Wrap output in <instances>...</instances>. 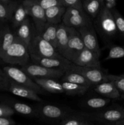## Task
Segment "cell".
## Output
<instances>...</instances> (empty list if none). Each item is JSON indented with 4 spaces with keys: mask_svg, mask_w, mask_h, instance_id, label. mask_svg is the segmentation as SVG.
Listing matches in <instances>:
<instances>
[{
    "mask_svg": "<svg viewBox=\"0 0 124 125\" xmlns=\"http://www.w3.org/2000/svg\"><path fill=\"white\" fill-rule=\"evenodd\" d=\"M32 63L40 65L44 67L51 68L60 69L67 72L71 68L73 64L71 61L66 59L64 57H30Z\"/></svg>",
    "mask_w": 124,
    "mask_h": 125,
    "instance_id": "4fadbf2b",
    "label": "cell"
},
{
    "mask_svg": "<svg viewBox=\"0 0 124 125\" xmlns=\"http://www.w3.org/2000/svg\"><path fill=\"white\" fill-rule=\"evenodd\" d=\"M124 57V46L113 45L110 46L108 55L105 58V61L114 59H120Z\"/></svg>",
    "mask_w": 124,
    "mask_h": 125,
    "instance_id": "4dcf8cb0",
    "label": "cell"
},
{
    "mask_svg": "<svg viewBox=\"0 0 124 125\" xmlns=\"http://www.w3.org/2000/svg\"><path fill=\"white\" fill-rule=\"evenodd\" d=\"M111 11L114 17L117 31L124 37V18L115 9H112Z\"/></svg>",
    "mask_w": 124,
    "mask_h": 125,
    "instance_id": "1f68e13d",
    "label": "cell"
},
{
    "mask_svg": "<svg viewBox=\"0 0 124 125\" xmlns=\"http://www.w3.org/2000/svg\"><path fill=\"white\" fill-rule=\"evenodd\" d=\"M77 30L81 35L85 47L93 51L98 57H100L101 50L92 24L81 27Z\"/></svg>",
    "mask_w": 124,
    "mask_h": 125,
    "instance_id": "7c38bea8",
    "label": "cell"
},
{
    "mask_svg": "<svg viewBox=\"0 0 124 125\" xmlns=\"http://www.w3.org/2000/svg\"><path fill=\"white\" fill-rule=\"evenodd\" d=\"M28 48L30 57H63L49 42L43 39L38 33L33 36Z\"/></svg>",
    "mask_w": 124,
    "mask_h": 125,
    "instance_id": "7a4b0ae2",
    "label": "cell"
},
{
    "mask_svg": "<svg viewBox=\"0 0 124 125\" xmlns=\"http://www.w3.org/2000/svg\"><path fill=\"white\" fill-rule=\"evenodd\" d=\"M62 86L64 89V93L68 95H83L87 92L89 87L81 84L69 83L67 81H63Z\"/></svg>",
    "mask_w": 124,
    "mask_h": 125,
    "instance_id": "d4e9b609",
    "label": "cell"
},
{
    "mask_svg": "<svg viewBox=\"0 0 124 125\" xmlns=\"http://www.w3.org/2000/svg\"><path fill=\"white\" fill-rule=\"evenodd\" d=\"M72 62L81 67L101 68L99 57L93 51L85 47L72 61Z\"/></svg>",
    "mask_w": 124,
    "mask_h": 125,
    "instance_id": "5bb4252c",
    "label": "cell"
},
{
    "mask_svg": "<svg viewBox=\"0 0 124 125\" xmlns=\"http://www.w3.org/2000/svg\"><path fill=\"white\" fill-rule=\"evenodd\" d=\"M96 24L100 32L106 37H113L118 32L111 11L104 4L97 15Z\"/></svg>",
    "mask_w": 124,
    "mask_h": 125,
    "instance_id": "277c9868",
    "label": "cell"
},
{
    "mask_svg": "<svg viewBox=\"0 0 124 125\" xmlns=\"http://www.w3.org/2000/svg\"><path fill=\"white\" fill-rule=\"evenodd\" d=\"M120 76H121V77H124V74H121V75H119Z\"/></svg>",
    "mask_w": 124,
    "mask_h": 125,
    "instance_id": "7bdbcfd3",
    "label": "cell"
},
{
    "mask_svg": "<svg viewBox=\"0 0 124 125\" xmlns=\"http://www.w3.org/2000/svg\"><path fill=\"white\" fill-rule=\"evenodd\" d=\"M10 106L15 112L23 115L33 117H38L36 109L26 104L19 102H13Z\"/></svg>",
    "mask_w": 124,
    "mask_h": 125,
    "instance_id": "f1b7e54d",
    "label": "cell"
},
{
    "mask_svg": "<svg viewBox=\"0 0 124 125\" xmlns=\"http://www.w3.org/2000/svg\"><path fill=\"white\" fill-rule=\"evenodd\" d=\"M21 69L26 73L32 79L34 78H52L58 79L62 78L65 72L62 70L51 68L40 65L32 63L21 67Z\"/></svg>",
    "mask_w": 124,
    "mask_h": 125,
    "instance_id": "8992f818",
    "label": "cell"
},
{
    "mask_svg": "<svg viewBox=\"0 0 124 125\" xmlns=\"http://www.w3.org/2000/svg\"><path fill=\"white\" fill-rule=\"evenodd\" d=\"M10 81V79L4 72L0 70V88L4 90H8Z\"/></svg>",
    "mask_w": 124,
    "mask_h": 125,
    "instance_id": "d590c367",
    "label": "cell"
},
{
    "mask_svg": "<svg viewBox=\"0 0 124 125\" xmlns=\"http://www.w3.org/2000/svg\"><path fill=\"white\" fill-rule=\"evenodd\" d=\"M58 24L46 22L42 29L37 32L41 37L49 42L53 47L57 48V31Z\"/></svg>",
    "mask_w": 124,
    "mask_h": 125,
    "instance_id": "7402d4cb",
    "label": "cell"
},
{
    "mask_svg": "<svg viewBox=\"0 0 124 125\" xmlns=\"http://www.w3.org/2000/svg\"><path fill=\"white\" fill-rule=\"evenodd\" d=\"M84 48L85 45L80 32L77 29L72 28L66 47L62 56L72 62Z\"/></svg>",
    "mask_w": 124,
    "mask_h": 125,
    "instance_id": "ba28073f",
    "label": "cell"
},
{
    "mask_svg": "<svg viewBox=\"0 0 124 125\" xmlns=\"http://www.w3.org/2000/svg\"><path fill=\"white\" fill-rule=\"evenodd\" d=\"M62 81H67L81 84V85L88 86L89 87L93 85V84L82 74L72 70H68L64 73L62 76Z\"/></svg>",
    "mask_w": 124,
    "mask_h": 125,
    "instance_id": "cb8c5ba5",
    "label": "cell"
},
{
    "mask_svg": "<svg viewBox=\"0 0 124 125\" xmlns=\"http://www.w3.org/2000/svg\"><path fill=\"white\" fill-rule=\"evenodd\" d=\"M17 5L15 3L5 4L0 2V20L6 22L12 19L13 12Z\"/></svg>",
    "mask_w": 124,
    "mask_h": 125,
    "instance_id": "f546056e",
    "label": "cell"
},
{
    "mask_svg": "<svg viewBox=\"0 0 124 125\" xmlns=\"http://www.w3.org/2000/svg\"><path fill=\"white\" fill-rule=\"evenodd\" d=\"M94 122L113 125L124 118V107L113 106L94 114H89Z\"/></svg>",
    "mask_w": 124,
    "mask_h": 125,
    "instance_id": "52a82bcc",
    "label": "cell"
},
{
    "mask_svg": "<svg viewBox=\"0 0 124 125\" xmlns=\"http://www.w3.org/2000/svg\"><path fill=\"white\" fill-rule=\"evenodd\" d=\"M72 28L65 25L64 23L58 24L57 31V52L62 55L66 47Z\"/></svg>",
    "mask_w": 124,
    "mask_h": 125,
    "instance_id": "e0dca14e",
    "label": "cell"
},
{
    "mask_svg": "<svg viewBox=\"0 0 124 125\" xmlns=\"http://www.w3.org/2000/svg\"><path fill=\"white\" fill-rule=\"evenodd\" d=\"M24 4L28 12V15L32 18L35 23L36 32H38L46 23L45 9H44L36 0H24Z\"/></svg>",
    "mask_w": 124,
    "mask_h": 125,
    "instance_id": "9c48e42d",
    "label": "cell"
},
{
    "mask_svg": "<svg viewBox=\"0 0 124 125\" xmlns=\"http://www.w3.org/2000/svg\"><path fill=\"white\" fill-rule=\"evenodd\" d=\"M28 15V12L26 8L23 3L17 6L13 12L12 17V26L14 29H16L21 23L25 20Z\"/></svg>",
    "mask_w": 124,
    "mask_h": 125,
    "instance_id": "83f0119b",
    "label": "cell"
},
{
    "mask_svg": "<svg viewBox=\"0 0 124 125\" xmlns=\"http://www.w3.org/2000/svg\"><path fill=\"white\" fill-rule=\"evenodd\" d=\"M100 1H101V2H102V4H104V1H105V0H100Z\"/></svg>",
    "mask_w": 124,
    "mask_h": 125,
    "instance_id": "b9f144b4",
    "label": "cell"
},
{
    "mask_svg": "<svg viewBox=\"0 0 124 125\" xmlns=\"http://www.w3.org/2000/svg\"><path fill=\"white\" fill-rule=\"evenodd\" d=\"M36 1L44 9H46L57 5H63L61 0H36Z\"/></svg>",
    "mask_w": 124,
    "mask_h": 125,
    "instance_id": "e575fe53",
    "label": "cell"
},
{
    "mask_svg": "<svg viewBox=\"0 0 124 125\" xmlns=\"http://www.w3.org/2000/svg\"><path fill=\"white\" fill-rule=\"evenodd\" d=\"M105 2H107V1H110V0H105Z\"/></svg>",
    "mask_w": 124,
    "mask_h": 125,
    "instance_id": "ee69618b",
    "label": "cell"
},
{
    "mask_svg": "<svg viewBox=\"0 0 124 125\" xmlns=\"http://www.w3.org/2000/svg\"><path fill=\"white\" fill-rule=\"evenodd\" d=\"M38 117L48 120L61 121L73 111L66 109L59 106L51 104H45L40 106L36 108Z\"/></svg>",
    "mask_w": 124,
    "mask_h": 125,
    "instance_id": "30bf717a",
    "label": "cell"
},
{
    "mask_svg": "<svg viewBox=\"0 0 124 125\" xmlns=\"http://www.w3.org/2000/svg\"><path fill=\"white\" fill-rule=\"evenodd\" d=\"M30 57L28 46L16 37L1 59L5 63L23 67L27 64Z\"/></svg>",
    "mask_w": 124,
    "mask_h": 125,
    "instance_id": "6da1fadb",
    "label": "cell"
},
{
    "mask_svg": "<svg viewBox=\"0 0 124 125\" xmlns=\"http://www.w3.org/2000/svg\"><path fill=\"white\" fill-rule=\"evenodd\" d=\"M16 122L8 117H0V125H15Z\"/></svg>",
    "mask_w": 124,
    "mask_h": 125,
    "instance_id": "74e56055",
    "label": "cell"
},
{
    "mask_svg": "<svg viewBox=\"0 0 124 125\" xmlns=\"http://www.w3.org/2000/svg\"><path fill=\"white\" fill-rule=\"evenodd\" d=\"M69 70L80 73L88 80L93 85H97L103 82L109 81L107 78L108 74L105 73L102 68L81 67L73 63Z\"/></svg>",
    "mask_w": 124,
    "mask_h": 125,
    "instance_id": "8fae6325",
    "label": "cell"
},
{
    "mask_svg": "<svg viewBox=\"0 0 124 125\" xmlns=\"http://www.w3.org/2000/svg\"><path fill=\"white\" fill-rule=\"evenodd\" d=\"M0 1L5 4H9L10 2V0H0Z\"/></svg>",
    "mask_w": 124,
    "mask_h": 125,
    "instance_id": "60d3db41",
    "label": "cell"
},
{
    "mask_svg": "<svg viewBox=\"0 0 124 125\" xmlns=\"http://www.w3.org/2000/svg\"><path fill=\"white\" fill-rule=\"evenodd\" d=\"M34 81L44 91L52 94L64 93L62 83L52 78H34Z\"/></svg>",
    "mask_w": 124,
    "mask_h": 125,
    "instance_id": "ac0fdd59",
    "label": "cell"
},
{
    "mask_svg": "<svg viewBox=\"0 0 124 125\" xmlns=\"http://www.w3.org/2000/svg\"><path fill=\"white\" fill-rule=\"evenodd\" d=\"M115 0H110L109 1H107L106 2V3L105 4V6L106 7L107 9L109 10H111L112 9L114 8L115 6Z\"/></svg>",
    "mask_w": 124,
    "mask_h": 125,
    "instance_id": "f35d334b",
    "label": "cell"
},
{
    "mask_svg": "<svg viewBox=\"0 0 124 125\" xmlns=\"http://www.w3.org/2000/svg\"><path fill=\"white\" fill-rule=\"evenodd\" d=\"M15 111L9 105L0 104V117H10L13 115Z\"/></svg>",
    "mask_w": 124,
    "mask_h": 125,
    "instance_id": "836d02e7",
    "label": "cell"
},
{
    "mask_svg": "<svg viewBox=\"0 0 124 125\" xmlns=\"http://www.w3.org/2000/svg\"><path fill=\"white\" fill-rule=\"evenodd\" d=\"M95 85L94 90L103 97L109 99H117L121 96V93L112 81L103 82Z\"/></svg>",
    "mask_w": 124,
    "mask_h": 125,
    "instance_id": "2e32d148",
    "label": "cell"
},
{
    "mask_svg": "<svg viewBox=\"0 0 124 125\" xmlns=\"http://www.w3.org/2000/svg\"><path fill=\"white\" fill-rule=\"evenodd\" d=\"M66 7L63 5H57L45 9L46 21L53 24L62 23Z\"/></svg>",
    "mask_w": 124,
    "mask_h": 125,
    "instance_id": "44dd1931",
    "label": "cell"
},
{
    "mask_svg": "<svg viewBox=\"0 0 124 125\" xmlns=\"http://www.w3.org/2000/svg\"><path fill=\"white\" fill-rule=\"evenodd\" d=\"M61 125H92L94 123L88 114H71L60 121Z\"/></svg>",
    "mask_w": 124,
    "mask_h": 125,
    "instance_id": "d6986e66",
    "label": "cell"
},
{
    "mask_svg": "<svg viewBox=\"0 0 124 125\" xmlns=\"http://www.w3.org/2000/svg\"><path fill=\"white\" fill-rule=\"evenodd\" d=\"M107 78L109 81H112L121 94L124 95V78L119 75L107 74Z\"/></svg>",
    "mask_w": 124,
    "mask_h": 125,
    "instance_id": "d6a6232c",
    "label": "cell"
},
{
    "mask_svg": "<svg viewBox=\"0 0 124 125\" xmlns=\"http://www.w3.org/2000/svg\"><path fill=\"white\" fill-rule=\"evenodd\" d=\"M113 125H124V118L121 120H119L118 122H115Z\"/></svg>",
    "mask_w": 124,
    "mask_h": 125,
    "instance_id": "ab89813d",
    "label": "cell"
},
{
    "mask_svg": "<svg viewBox=\"0 0 124 125\" xmlns=\"http://www.w3.org/2000/svg\"><path fill=\"white\" fill-rule=\"evenodd\" d=\"M15 35L9 27L0 30V59L4 55L7 49L15 40Z\"/></svg>",
    "mask_w": 124,
    "mask_h": 125,
    "instance_id": "603a6c76",
    "label": "cell"
},
{
    "mask_svg": "<svg viewBox=\"0 0 124 125\" xmlns=\"http://www.w3.org/2000/svg\"><path fill=\"white\" fill-rule=\"evenodd\" d=\"M62 4L65 7H77L83 9L82 3L80 0H61Z\"/></svg>",
    "mask_w": 124,
    "mask_h": 125,
    "instance_id": "8d00e7d4",
    "label": "cell"
},
{
    "mask_svg": "<svg viewBox=\"0 0 124 125\" xmlns=\"http://www.w3.org/2000/svg\"><path fill=\"white\" fill-rule=\"evenodd\" d=\"M3 71L11 80L17 84L32 89L38 94H44V90L21 68L12 66H7L4 67Z\"/></svg>",
    "mask_w": 124,
    "mask_h": 125,
    "instance_id": "3957f363",
    "label": "cell"
},
{
    "mask_svg": "<svg viewBox=\"0 0 124 125\" xmlns=\"http://www.w3.org/2000/svg\"><path fill=\"white\" fill-rule=\"evenodd\" d=\"M15 35L17 39L23 42L29 47L33 37L31 24L27 18L16 28Z\"/></svg>",
    "mask_w": 124,
    "mask_h": 125,
    "instance_id": "ffe728a7",
    "label": "cell"
},
{
    "mask_svg": "<svg viewBox=\"0 0 124 125\" xmlns=\"http://www.w3.org/2000/svg\"><path fill=\"white\" fill-rule=\"evenodd\" d=\"M7 90L12 93L13 95L19 97L24 98L38 102L42 101L41 98L38 96V94L36 92L26 87L19 85L11 79L10 81V84Z\"/></svg>",
    "mask_w": 124,
    "mask_h": 125,
    "instance_id": "9a60e30c",
    "label": "cell"
},
{
    "mask_svg": "<svg viewBox=\"0 0 124 125\" xmlns=\"http://www.w3.org/2000/svg\"><path fill=\"white\" fill-rule=\"evenodd\" d=\"M111 102V99L102 97H91L83 101V106L93 109H101L106 107Z\"/></svg>",
    "mask_w": 124,
    "mask_h": 125,
    "instance_id": "4316f807",
    "label": "cell"
},
{
    "mask_svg": "<svg viewBox=\"0 0 124 125\" xmlns=\"http://www.w3.org/2000/svg\"><path fill=\"white\" fill-rule=\"evenodd\" d=\"M62 23L76 29L91 24L87 13L83 9L77 7H66L62 19Z\"/></svg>",
    "mask_w": 124,
    "mask_h": 125,
    "instance_id": "5b68a950",
    "label": "cell"
},
{
    "mask_svg": "<svg viewBox=\"0 0 124 125\" xmlns=\"http://www.w3.org/2000/svg\"><path fill=\"white\" fill-rule=\"evenodd\" d=\"M103 5L100 0H84L82 3L83 10L92 18L97 17Z\"/></svg>",
    "mask_w": 124,
    "mask_h": 125,
    "instance_id": "484cf974",
    "label": "cell"
}]
</instances>
